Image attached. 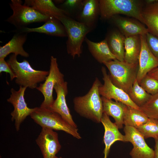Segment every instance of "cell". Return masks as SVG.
Segmentation results:
<instances>
[{
    "label": "cell",
    "mask_w": 158,
    "mask_h": 158,
    "mask_svg": "<svg viewBox=\"0 0 158 158\" xmlns=\"http://www.w3.org/2000/svg\"><path fill=\"white\" fill-rule=\"evenodd\" d=\"M102 84L96 78L86 94L75 97L73 100L74 109L77 113L97 123L101 122L104 113L103 102L99 92Z\"/></svg>",
    "instance_id": "cell-1"
},
{
    "label": "cell",
    "mask_w": 158,
    "mask_h": 158,
    "mask_svg": "<svg viewBox=\"0 0 158 158\" xmlns=\"http://www.w3.org/2000/svg\"><path fill=\"white\" fill-rule=\"evenodd\" d=\"M100 16L104 20L110 19L118 14L135 18L144 24L142 15L143 5L140 1L136 0H99Z\"/></svg>",
    "instance_id": "cell-2"
},
{
    "label": "cell",
    "mask_w": 158,
    "mask_h": 158,
    "mask_svg": "<svg viewBox=\"0 0 158 158\" xmlns=\"http://www.w3.org/2000/svg\"><path fill=\"white\" fill-rule=\"evenodd\" d=\"M66 29L68 37L66 42L67 53L73 59L80 56L82 52V44L86 35L94 29L79 22L66 15L59 19Z\"/></svg>",
    "instance_id": "cell-3"
},
{
    "label": "cell",
    "mask_w": 158,
    "mask_h": 158,
    "mask_svg": "<svg viewBox=\"0 0 158 158\" xmlns=\"http://www.w3.org/2000/svg\"><path fill=\"white\" fill-rule=\"evenodd\" d=\"M17 56L13 54L7 62L16 75V83L19 86L31 89L36 88L38 83L44 81L49 71L37 70L33 69L28 61L24 59L18 62Z\"/></svg>",
    "instance_id": "cell-4"
},
{
    "label": "cell",
    "mask_w": 158,
    "mask_h": 158,
    "mask_svg": "<svg viewBox=\"0 0 158 158\" xmlns=\"http://www.w3.org/2000/svg\"><path fill=\"white\" fill-rule=\"evenodd\" d=\"M104 64L109 72L113 83L128 93L136 79L138 63H130L115 59Z\"/></svg>",
    "instance_id": "cell-5"
},
{
    "label": "cell",
    "mask_w": 158,
    "mask_h": 158,
    "mask_svg": "<svg viewBox=\"0 0 158 158\" xmlns=\"http://www.w3.org/2000/svg\"><path fill=\"white\" fill-rule=\"evenodd\" d=\"M30 116L42 128L63 131L77 139L81 138L77 128L70 125L59 114L50 109L36 107Z\"/></svg>",
    "instance_id": "cell-6"
},
{
    "label": "cell",
    "mask_w": 158,
    "mask_h": 158,
    "mask_svg": "<svg viewBox=\"0 0 158 158\" xmlns=\"http://www.w3.org/2000/svg\"><path fill=\"white\" fill-rule=\"evenodd\" d=\"M13 14L6 21L19 30L33 23L45 22L51 17L43 15L30 7L22 5L20 0H11Z\"/></svg>",
    "instance_id": "cell-7"
},
{
    "label": "cell",
    "mask_w": 158,
    "mask_h": 158,
    "mask_svg": "<svg viewBox=\"0 0 158 158\" xmlns=\"http://www.w3.org/2000/svg\"><path fill=\"white\" fill-rule=\"evenodd\" d=\"M64 75L59 68L57 59L53 56L50 58L49 73L44 83L36 89L43 94L44 99L40 107L50 109L54 101L53 89L57 83L64 82Z\"/></svg>",
    "instance_id": "cell-8"
},
{
    "label": "cell",
    "mask_w": 158,
    "mask_h": 158,
    "mask_svg": "<svg viewBox=\"0 0 158 158\" xmlns=\"http://www.w3.org/2000/svg\"><path fill=\"white\" fill-rule=\"evenodd\" d=\"M27 88L19 86L18 91L12 88L10 97L7 99V102L12 104L14 107V110L11 114V120L12 121H15V126L17 131L19 130L22 122L28 116H30L35 109V108L28 107L25 101L24 95Z\"/></svg>",
    "instance_id": "cell-9"
},
{
    "label": "cell",
    "mask_w": 158,
    "mask_h": 158,
    "mask_svg": "<svg viewBox=\"0 0 158 158\" xmlns=\"http://www.w3.org/2000/svg\"><path fill=\"white\" fill-rule=\"evenodd\" d=\"M123 131L127 142H130L133 146L130 153L131 158H154V150L148 146L136 128L125 126Z\"/></svg>",
    "instance_id": "cell-10"
},
{
    "label": "cell",
    "mask_w": 158,
    "mask_h": 158,
    "mask_svg": "<svg viewBox=\"0 0 158 158\" xmlns=\"http://www.w3.org/2000/svg\"><path fill=\"white\" fill-rule=\"evenodd\" d=\"M104 84L99 87V92L102 97L121 102L131 107L140 109V107L131 100L128 94L122 89L115 85L111 80L105 67L101 69Z\"/></svg>",
    "instance_id": "cell-11"
},
{
    "label": "cell",
    "mask_w": 158,
    "mask_h": 158,
    "mask_svg": "<svg viewBox=\"0 0 158 158\" xmlns=\"http://www.w3.org/2000/svg\"><path fill=\"white\" fill-rule=\"evenodd\" d=\"M36 142L43 158H59L56 155L61 149V146L58 133L53 130L42 128Z\"/></svg>",
    "instance_id": "cell-12"
},
{
    "label": "cell",
    "mask_w": 158,
    "mask_h": 158,
    "mask_svg": "<svg viewBox=\"0 0 158 158\" xmlns=\"http://www.w3.org/2000/svg\"><path fill=\"white\" fill-rule=\"evenodd\" d=\"M141 47L138 59L136 79L139 84L142 79L153 69L158 67V58L151 52L147 44L145 35H140Z\"/></svg>",
    "instance_id": "cell-13"
},
{
    "label": "cell",
    "mask_w": 158,
    "mask_h": 158,
    "mask_svg": "<svg viewBox=\"0 0 158 158\" xmlns=\"http://www.w3.org/2000/svg\"><path fill=\"white\" fill-rule=\"evenodd\" d=\"M56 94V98L50 109L59 114L65 121L73 127L77 128L67 106L66 96L68 93V83L66 81L57 83L54 87Z\"/></svg>",
    "instance_id": "cell-14"
},
{
    "label": "cell",
    "mask_w": 158,
    "mask_h": 158,
    "mask_svg": "<svg viewBox=\"0 0 158 158\" xmlns=\"http://www.w3.org/2000/svg\"><path fill=\"white\" fill-rule=\"evenodd\" d=\"M110 19L125 37L145 35L148 32L147 28L138 20L116 15L113 16Z\"/></svg>",
    "instance_id": "cell-15"
},
{
    "label": "cell",
    "mask_w": 158,
    "mask_h": 158,
    "mask_svg": "<svg viewBox=\"0 0 158 158\" xmlns=\"http://www.w3.org/2000/svg\"><path fill=\"white\" fill-rule=\"evenodd\" d=\"M101 122L104 129L103 141L105 147L104 151V158H107L111 145L116 141H120L127 142L125 135L119 131L118 128L115 123L112 122L109 116L103 113Z\"/></svg>",
    "instance_id": "cell-16"
},
{
    "label": "cell",
    "mask_w": 158,
    "mask_h": 158,
    "mask_svg": "<svg viewBox=\"0 0 158 158\" xmlns=\"http://www.w3.org/2000/svg\"><path fill=\"white\" fill-rule=\"evenodd\" d=\"M16 32L27 33L36 32L54 36L67 37L66 31L63 24L59 20L53 17H50L41 26L32 28L26 27L20 29H16Z\"/></svg>",
    "instance_id": "cell-17"
},
{
    "label": "cell",
    "mask_w": 158,
    "mask_h": 158,
    "mask_svg": "<svg viewBox=\"0 0 158 158\" xmlns=\"http://www.w3.org/2000/svg\"><path fill=\"white\" fill-rule=\"evenodd\" d=\"M99 15V0H84L82 9L75 19L94 29Z\"/></svg>",
    "instance_id": "cell-18"
},
{
    "label": "cell",
    "mask_w": 158,
    "mask_h": 158,
    "mask_svg": "<svg viewBox=\"0 0 158 158\" xmlns=\"http://www.w3.org/2000/svg\"><path fill=\"white\" fill-rule=\"evenodd\" d=\"M16 32V33L8 43L2 46H0V59H5L11 53L16 56L19 55L25 57H29V54L23 47L27 39V33Z\"/></svg>",
    "instance_id": "cell-19"
},
{
    "label": "cell",
    "mask_w": 158,
    "mask_h": 158,
    "mask_svg": "<svg viewBox=\"0 0 158 158\" xmlns=\"http://www.w3.org/2000/svg\"><path fill=\"white\" fill-rule=\"evenodd\" d=\"M104 113L112 117L118 129L123 127V119L127 106L123 103L102 97Z\"/></svg>",
    "instance_id": "cell-20"
},
{
    "label": "cell",
    "mask_w": 158,
    "mask_h": 158,
    "mask_svg": "<svg viewBox=\"0 0 158 158\" xmlns=\"http://www.w3.org/2000/svg\"><path fill=\"white\" fill-rule=\"evenodd\" d=\"M23 5L32 8L43 15L58 19L66 15L64 11L56 6L51 0H25Z\"/></svg>",
    "instance_id": "cell-21"
},
{
    "label": "cell",
    "mask_w": 158,
    "mask_h": 158,
    "mask_svg": "<svg viewBox=\"0 0 158 158\" xmlns=\"http://www.w3.org/2000/svg\"><path fill=\"white\" fill-rule=\"evenodd\" d=\"M85 41L90 53L98 62L104 64L116 59L110 51L106 39L99 42H96L86 37Z\"/></svg>",
    "instance_id": "cell-22"
},
{
    "label": "cell",
    "mask_w": 158,
    "mask_h": 158,
    "mask_svg": "<svg viewBox=\"0 0 158 158\" xmlns=\"http://www.w3.org/2000/svg\"><path fill=\"white\" fill-rule=\"evenodd\" d=\"M142 15L148 32L158 37V1L146 3L143 7Z\"/></svg>",
    "instance_id": "cell-23"
},
{
    "label": "cell",
    "mask_w": 158,
    "mask_h": 158,
    "mask_svg": "<svg viewBox=\"0 0 158 158\" xmlns=\"http://www.w3.org/2000/svg\"><path fill=\"white\" fill-rule=\"evenodd\" d=\"M125 37L119 31H111L105 38L109 48L116 59L124 61Z\"/></svg>",
    "instance_id": "cell-24"
},
{
    "label": "cell",
    "mask_w": 158,
    "mask_h": 158,
    "mask_svg": "<svg viewBox=\"0 0 158 158\" xmlns=\"http://www.w3.org/2000/svg\"><path fill=\"white\" fill-rule=\"evenodd\" d=\"M124 61L134 64L138 63L141 44L140 35L125 38Z\"/></svg>",
    "instance_id": "cell-25"
},
{
    "label": "cell",
    "mask_w": 158,
    "mask_h": 158,
    "mask_svg": "<svg viewBox=\"0 0 158 158\" xmlns=\"http://www.w3.org/2000/svg\"><path fill=\"white\" fill-rule=\"evenodd\" d=\"M148 118L140 110L127 106L124 117L123 124L136 128L146 123Z\"/></svg>",
    "instance_id": "cell-26"
},
{
    "label": "cell",
    "mask_w": 158,
    "mask_h": 158,
    "mask_svg": "<svg viewBox=\"0 0 158 158\" xmlns=\"http://www.w3.org/2000/svg\"><path fill=\"white\" fill-rule=\"evenodd\" d=\"M127 93L132 101L139 107L144 104L151 96L140 86L136 79Z\"/></svg>",
    "instance_id": "cell-27"
},
{
    "label": "cell",
    "mask_w": 158,
    "mask_h": 158,
    "mask_svg": "<svg viewBox=\"0 0 158 158\" xmlns=\"http://www.w3.org/2000/svg\"><path fill=\"white\" fill-rule=\"evenodd\" d=\"M140 109L148 118L158 120V93L151 95Z\"/></svg>",
    "instance_id": "cell-28"
},
{
    "label": "cell",
    "mask_w": 158,
    "mask_h": 158,
    "mask_svg": "<svg viewBox=\"0 0 158 158\" xmlns=\"http://www.w3.org/2000/svg\"><path fill=\"white\" fill-rule=\"evenodd\" d=\"M145 139H158V120L148 118L146 123L136 128Z\"/></svg>",
    "instance_id": "cell-29"
},
{
    "label": "cell",
    "mask_w": 158,
    "mask_h": 158,
    "mask_svg": "<svg viewBox=\"0 0 158 158\" xmlns=\"http://www.w3.org/2000/svg\"><path fill=\"white\" fill-rule=\"evenodd\" d=\"M83 0H66L59 8L64 11L66 15L75 19L83 7Z\"/></svg>",
    "instance_id": "cell-30"
},
{
    "label": "cell",
    "mask_w": 158,
    "mask_h": 158,
    "mask_svg": "<svg viewBox=\"0 0 158 158\" xmlns=\"http://www.w3.org/2000/svg\"><path fill=\"white\" fill-rule=\"evenodd\" d=\"M140 86L151 95L158 93V80L147 74L141 80Z\"/></svg>",
    "instance_id": "cell-31"
},
{
    "label": "cell",
    "mask_w": 158,
    "mask_h": 158,
    "mask_svg": "<svg viewBox=\"0 0 158 158\" xmlns=\"http://www.w3.org/2000/svg\"><path fill=\"white\" fill-rule=\"evenodd\" d=\"M147 46L152 53L158 58V37L148 32L145 35Z\"/></svg>",
    "instance_id": "cell-32"
},
{
    "label": "cell",
    "mask_w": 158,
    "mask_h": 158,
    "mask_svg": "<svg viewBox=\"0 0 158 158\" xmlns=\"http://www.w3.org/2000/svg\"><path fill=\"white\" fill-rule=\"evenodd\" d=\"M5 72L8 73L12 81L16 78V75L12 68L4 59H0V73Z\"/></svg>",
    "instance_id": "cell-33"
},
{
    "label": "cell",
    "mask_w": 158,
    "mask_h": 158,
    "mask_svg": "<svg viewBox=\"0 0 158 158\" xmlns=\"http://www.w3.org/2000/svg\"><path fill=\"white\" fill-rule=\"evenodd\" d=\"M147 75L158 80V67L152 70Z\"/></svg>",
    "instance_id": "cell-34"
},
{
    "label": "cell",
    "mask_w": 158,
    "mask_h": 158,
    "mask_svg": "<svg viewBox=\"0 0 158 158\" xmlns=\"http://www.w3.org/2000/svg\"><path fill=\"white\" fill-rule=\"evenodd\" d=\"M155 145L154 158H158V139H155Z\"/></svg>",
    "instance_id": "cell-35"
}]
</instances>
